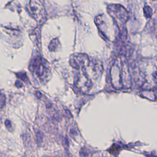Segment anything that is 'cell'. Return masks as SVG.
Masks as SVG:
<instances>
[{
    "instance_id": "1",
    "label": "cell",
    "mask_w": 157,
    "mask_h": 157,
    "mask_svg": "<svg viewBox=\"0 0 157 157\" xmlns=\"http://www.w3.org/2000/svg\"><path fill=\"white\" fill-rule=\"evenodd\" d=\"M31 67L35 71L36 74L42 80H44L45 77L49 75V69L47 66L44 61L41 58H37L34 60L32 63Z\"/></svg>"
},
{
    "instance_id": "2",
    "label": "cell",
    "mask_w": 157,
    "mask_h": 157,
    "mask_svg": "<svg viewBox=\"0 0 157 157\" xmlns=\"http://www.w3.org/2000/svg\"><path fill=\"white\" fill-rule=\"evenodd\" d=\"M31 13L36 20L41 19V17L44 16L45 12L44 8L39 0H31L29 3Z\"/></svg>"
},
{
    "instance_id": "3",
    "label": "cell",
    "mask_w": 157,
    "mask_h": 157,
    "mask_svg": "<svg viewBox=\"0 0 157 157\" xmlns=\"http://www.w3.org/2000/svg\"><path fill=\"white\" fill-rule=\"evenodd\" d=\"M77 86L82 91H88L91 87V83L87 76L84 74H80L78 75Z\"/></svg>"
},
{
    "instance_id": "4",
    "label": "cell",
    "mask_w": 157,
    "mask_h": 157,
    "mask_svg": "<svg viewBox=\"0 0 157 157\" xmlns=\"http://www.w3.org/2000/svg\"><path fill=\"white\" fill-rule=\"evenodd\" d=\"M5 102H6V98L5 95L3 93H0V109L2 108L5 106Z\"/></svg>"
},
{
    "instance_id": "5",
    "label": "cell",
    "mask_w": 157,
    "mask_h": 157,
    "mask_svg": "<svg viewBox=\"0 0 157 157\" xmlns=\"http://www.w3.org/2000/svg\"><path fill=\"white\" fill-rule=\"evenodd\" d=\"M58 46V41H56V39L52 41L51 43V45L49 46V49L52 51H55V49L57 48Z\"/></svg>"
},
{
    "instance_id": "6",
    "label": "cell",
    "mask_w": 157,
    "mask_h": 157,
    "mask_svg": "<svg viewBox=\"0 0 157 157\" xmlns=\"http://www.w3.org/2000/svg\"><path fill=\"white\" fill-rule=\"evenodd\" d=\"M5 125H6V127H7L8 129H9L10 128H11V122L10 120H6Z\"/></svg>"
}]
</instances>
